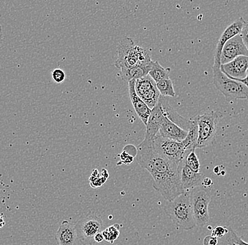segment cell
I'll return each mask as SVG.
<instances>
[{"label": "cell", "mask_w": 248, "mask_h": 245, "mask_svg": "<svg viewBox=\"0 0 248 245\" xmlns=\"http://www.w3.org/2000/svg\"><path fill=\"white\" fill-rule=\"evenodd\" d=\"M153 146L159 155L177 164H179L190 151L186 149L182 142H178L167 139L159 134L153 139Z\"/></svg>", "instance_id": "52a82bcc"}, {"label": "cell", "mask_w": 248, "mask_h": 245, "mask_svg": "<svg viewBox=\"0 0 248 245\" xmlns=\"http://www.w3.org/2000/svg\"><path fill=\"white\" fill-rule=\"evenodd\" d=\"M218 169H219V167H215V168H214V173H216L217 175L219 174V173H218V171H219V170H218Z\"/></svg>", "instance_id": "d590c367"}, {"label": "cell", "mask_w": 248, "mask_h": 245, "mask_svg": "<svg viewBox=\"0 0 248 245\" xmlns=\"http://www.w3.org/2000/svg\"><path fill=\"white\" fill-rule=\"evenodd\" d=\"M166 214L178 229L190 230L197 226L188 192H185L164 206Z\"/></svg>", "instance_id": "7a4b0ae2"}, {"label": "cell", "mask_w": 248, "mask_h": 245, "mask_svg": "<svg viewBox=\"0 0 248 245\" xmlns=\"http://www.w3.org/2000/svg\"><path fill=\"white\" fill-rule=\"evenodd\" d=\"M198 140V127L197 122L192 119L191 126L187 131V135L185 139L183 141L186 149L192 150L196 149L197 143Z\"/></svg>", "instance_id": "d6986e66"}, {"label": "cell", "mask_w": 248, "mask_h": 245, "mask_svg": "<svg viewBox=\"0 0 248 245\" xmlns=\"http://www.w3.org/2000/svg\"><path fill=\"white\" fill-rule=\"evenodd\" d=\"M218 243V239L212 236V235L206 236L203 240V245H217Z\"/></svg>", "instance_id": "f546056e"}, {"label": "cell", "mask_w": 248, "mask_h": 245, "mask_svg": "<svg viewBox=\"0 0 248 245\" xmlns=\"http://www.w3.org/2000/svg\"><path fill=\"white\" fill-rule=\"evenodd\" d=\"M159 134L162 137L171 139L176 142H181L187 136V131L172 122L165 115L162 125H161Z\"/></svg>", "instance_id": "2e32d148"}, {"label": "cell", "mask_w": 248, "mask_h": 245, "mask_svg": "<svg viewBox=\"0 0 248 245\" xmlns=\"http://www.w3.org/2000/svg\"><path fill=\"white\" fill-rule=\"evenodd\" d=\"M94 242H96V243H102V241H103L104 240H105V238H104L103 235H102V232H100V233L97 234L96 235V236L94 237Z\"/></svg>", "instance_id": "1f68e13d"}, {"label": "cell", "mask_w": 248, "mask_h": 245, "mask_svg": "<svg viewBox=\"0 0 248 245\" xmlns=\"http://www.w3.org/2000/svg\"><path fill=\"white\" fill-rule=\"evenodd\" d=\"M213 82L221 94L232 99H248V88L241 82L228 77L221 70V66L213 65Z\"/></svg>", "instance_id": "5b68a950"}, {"label": "cell", "mask_w": 248, "mask_h": 245, "mask_svg": "<svg viewBox=\"0 0 248 245\" xmlns=\"http://www.w3.org/2000/svg\"><path fill=\"white\" fill-rule=\"evenodd\" d=\"M212 187L202 185L188 192L197 226L203 227L209 221V205L212 198Z\"/></svg>", "instance_id": "8992f818"}, {"label": "cell", "mask_w": 248, "mask_h": 245, "mask_svg": "<svg viewBox=\"0 0 248 245\" xmlns=\"http://www.w3.org/2000/svg\"><path fill=\"white\" fill-rule=\"evenodd\" d=\"M156 88L160 93V95L164 97H175L174 88H173V83L170 79H163L156 83Z\"/></svg>", "instance_id": "603a6c76"}, {"label": "cell", "mask_w": 248, "mask_h": 245, "mask_svg": "<svg viewBox=\"0 0 248 245\" xmlns=\"http://www.w3.org/2000/svg\"><path fill=\"white\" fill-rule=\"evenodd\" d=\"M152 61L146 49L135 44L131 38H125L118 46V59L115 66L119 69H130Z\"/></svg>", "instance_id": "3957f363"}, {"label": "cell", "mask_w": 248, "mask_h": 245, "mask_svg": "<svg viewBox=\"0 0 248 245\" xmlns=\"http://www.w3.org/2000/svg\"><path fill=\"white\" fill-rule=\"evenodd\" d=\"M229 232V229L224 226H218L212 231V235L217 239L222 238Z\"/></svg>", "instance_id": "4316f807"}, {"label": "cell", "mask_w": 248, "mask_h": 245, "mask_svg": "<svg viewBox=\"0 0 248 245\" xmlns=\"http://www.w3.org/2000/svg\"><path fill=\"white\" fill-rule=\"evenodd\" d=\"M179 175L181 185L185 192H190L201 186L204 179V175L202 173H195L186 165L185 158L180 163Z\"/></svg>", "instance_id": "8fae6325"}, {"label": "cell", "mask_w": 248, "mask_h": 245, "mask_svg": "<svg viewBox=\"0 0 248 245\" xmlns=\"http://www.w3.org/2000/svg\"><path fill=\"white\" fill-rule=\"evenodd\" d=\"M155 86H156V82L149 75L137 79L135 83V89H136V94L139 97Z\"/></svg>", "instance_id": "44dd1931"}, {"label": "cell", "mask_w": 248, "mask_h": 245, "mask_svg": "<svg viewBox=\"0 0 248 245\" xmlns=\"http://www.w3.org/2000/svg\"><path fill=\"white\" fill-rule=\"evenodd\" d=\"M165 117L162 103L159 100L157 105L151 110L150 117L146 125V134L145 136L150 139H153L160 130L163 120Z\"/></svg>", "instance_id": "4fadbf2b"}, {"label": "cell", "mask_w": 248, "mask_h": 245, "mask_svg": "<svg viewBox=\"0 0 248 245\" xmlns=\"http://www.w3.org/2000/svg\"><path fill=\"white\" fill-rule=\"evenodd\" d=\"M159 100L162 103L163 110H164L166 117L171 121L172 122L177 125L178 127L182 128L183 130L188 131L189 129L191 126L192 119H187L180 115L177 112L173 109V108L170 106L167 97L160 96Z\"/></svg>", "instance_id": "e0dca14e"}, {"label": "cell", "mask_w": 248, "mask_h": 245, "mask_svg": "<svg viewBox=\"0 0 248 245\" xmlns=\"http://www.w3.org/2000/svg\"><path fill=\"white\" fill-rule=\"evenodd\" d=\"M6 222L4 220V215L3 214L0 213V229H2L5 226Z\"/></svg>", "instance_id": "d6a6232c"}, {"label": "cell", "mask_w": 248, "mask_h": 245, "mask_svg": "<svg viewBox=\"0 0 248 245\" xmlns=\"http://www.w3.org/2000/svg\"><path fill=\"white\" fill-rule=\"evenodd\" d=\"M153 63L144 64L139 65L130 69H122V77L125 82H129L132 80L142 78L149 75V72L151 70Z\"/></svg>", "instance_id": "ac0fdd59"}, {"label": "cell", "mask_w": 248, "mask_h": 245, "mask_svg": "<svg viewBox=\"0 0 248 245\" xmlns=\"http://www.w3.org/2000/svg\"><path fill=\"white\" fill-rule=\"evenodd\" d=\"M75 227L79 243L82 245H93L94 237L102 232L103 225L100 217L91 215L79 220Z\"/></svg>", "instance_id": "ba28073f"}, {"label": "cell", "mask_w": 248, "mask_h": 245, "mask_svg": "<svg viewBox=\"0 0 248 245\" xmlns=\"http://www.w3.org/2000/svg\"><path fill=\"white\" fill-rule=\"evenodd\" d=\"M248 56H239L230 63L221 65V70L229 78L235 81L242 80L247 75Z\"/></svg>", "instance_id": "7c38bea8"}, {"label": "cell", "mask_w": 248, "mask_h": 245, "mask_svg": "<svg viewBox=\"0 0 248 245\" xmlns=\"http://www.w3.org/2000/svg\"><path fill=\"white\" fill-rule=\"evenodd\" d=\"M224 115L221 112L207 111L198 114L193 119L198 124V140L196 148L209 147L216 140L217 126Z\"/></svg>", "instance_id": "277c9868"}, {"label": "cell", "mask_w": 248, "mask_h": 245, "mask_svg": "<svg viewBox=\"0 0 248 245\" xmlns=\"http://www.w3.org/2000/svg\"><path fill=\"white\" fill-rule=\"evenodd\" d=\"M245 23H246V21H245L244 18L243 17H240L225 29L224 33L221 34V37L218 40L216 49H215L214 65L221 66V52H222L224 45L229 40L232 39L234 37L241 33L242 29H243Z\"/></svg>", "instance_id": "9c48e42d"}, {"label": "cell", "mask_w": 248, "mask_h": 245, "mask_svg": "<svg viewBox=\"0 0 248 245\" xmlns=\"http://www.w3.org/2000/svg\"><path fill=\"white\" fill-rule=\"evenodd\" d=\"M238 82H241L243 84L246 85L248 88V69L247 71V75H246V78L242 79V80H238Z\"/></svg>", "instance_id": "836d02e7"}, {"label": "cell", "mask_w": 248, "mask_h": 245, "mask_svg": "<svg viewBox=\"0 0 248 245\" xmlns=\"http://www.w3.org/2000/svg\"><path fill=\"white\" fill-rule=\"evenodd\" d=\"M218 240L217 245H248V243L242 240L241 237L238 236L232 229H229V232L222 238Z\"/></svg>", "instance_id": "7402d4cb"}, {"label": "cell", "mask_w": 248, "mask_h": 245, "mask_svg": "<svg viewBox=\"0 0 248 245\" xmlns=\"http://www.w3.org/2000/svg\"><path fill=\"white\" fill-rule=\"evenodd\" d=\"M137 162L150 173L153 187L167 201H171L185 193L181 185L179 164L175 163L159 155L153 146V139L145 136L137 147Z\"/></svg>", "instance_id": "6da1fadb"}, {"label": "cell", "mask_w": 248, "mask_h": 245, "mask_svg": "<svg viewBox=\"0 0 248 245\" xmlns=\"http://www.w3.org/2000/svg\"><path fill=\"white\" fill-rule=\"evenodd\" d=\"M52 79L56 83H60L63 82L66 79V74L64 71L60 69H56L52 71Z\"/></svg>", "instance_id": "484cf974"}, {"label": "cell", "mask_w": 248, "mask_h": 245, "mask_svg": "<svg viewBox=\"0 0 248 245\" xmlns=\"http://www.w3.org/2000/svg\"><path fill=\"white\" fill-rule=\"evenodd\" d=\"M59 245H78L79 243L74 225L68 221L62 222L56 233Z\"/></svg>", "instance_id": "5bb4252c"}, {"label": "cell", "mask_w": 248, "mask_h": 245, "mask_svg": "<svg viewBox=\"0 0 248 245\" xmlns=\"http://www.w3.org/2000/svg\"><path fill=\"white\" fill-rule=\"evenodd\" d=\"M121 226L119 224H114L105 229L102 232L104 238L108 243L113 244L114 241L118 239L120 234Z\"/></svg>", "instance_id": "cb8c5ba5"}, {"label": "cell", "mask_w": 248, "mask_h": 245, "mask_svg": "<svg viewBox=\"0 0 248 245\" xmlns=\"http://www.w3.org/2000/svg\"><path fill=\"white\" fill-rule=\"evenodd\" d=\"M185 162L187 165L195 173H200L201 170V163L195 153V150H192L187 153L185 158Z\"/></svg>", "instance_id": "d4e9b609"}, {"label": "cell", "mask_w": 248, "mask_h": 245, "mask_svg": "<svg viewBox=\"0 0 248 245\" xmlns=\"http://www.w3.org/2000/svg\"><path fill=\"white\" fill-rule=\"evenodd\" d=\"M240 35H241L243 43L248 50V22L245 23Z\"/></svg>", "instance_id": "f1b7e54d"}, {"label": "cell", "mask_w": 248, "mask_h": 245, "mask_svg": "<svg viewBox=\"0 0 248 245\" xmlns=\"http://www.w3.org/2000/svg\"><path fill=\"white\" fill-rule=\"evenodd\" d=\"M202 185L203 187L209 188V187H212V185H213V182H212V179H210V178H204V179L203 180Z\"/></svg>", "instance_id": "4dcf8cb0"}, {"label": "cell", "mask_w": 248, "mask_h": 245, "mask_svg": "<svg viewBox=\"0 0 248 245\" xmlns=\"http://www.w3.org/2000/svg\"><path fill=\"white\" fill-rule=\"evenodd\" d=\"M3 38V34H2V27H1V25H0V41L2 40Z\"/></svg>", "instance_id": "e575fe53"}, {"label": "cell", "mask_w": 248, "mask_h": 245, "mask_svg": "<svg viewBox=\"0 0 248 245\" xmlns=\"http://www.w3.org/2000/svg\"><path fill=\"white\" fill-rule=\"evenodd\" d=\"M135 83L136 80H132L128 82V91H129L130 98H131L132 105L134 108L136 113L140 119L146 125L149 117H150L151 110L142 101V99L137 95L135 89Z\"/></svg>", "instance_id": "9a60e30c"}, {"label": "cell", "mask_w": 248, "mask_h": 245, "mask_svg": "<svg viewBox=\"0 0 248 245\" xmlns=\"http://www.w3.org/2000/svg\"><path fill=\"white\" fill-rule=\"evenodd\" d=\"M119 156H120L122 163L125 164V165H130V164L133 162V160H134V156H131L128 150L125 148H124L123 152L121 153Z\"/></svg>", "instance_id": "83f0119b"}, {"label": "cell", "mask_w": 248, "mask_h": 245, "mask_svg": "<svg viewBox=\"0 0 248 245\" xmlns=\"http://www.w3.org/2000/svg\"><path fill=\"white\" fill-rule=\"evenodd\" d=\"M170 68H164L159 62L155 61L153 63L151 70L149 72V76L157 83L163 79H170Z\"/></svg>", "instance_id": "ffe728a7"}, {"label": "cell", "mask_w": 248, "mask_h": 245, "mask_svg": "<svg viewBox=\"0 0 248 245\" xmlns=\"http://www.w3.org/2000/svg\"><path fill=\"white\" fill-rule=\"evenodd\" d=\"M239 56H248V50L243 41L241 35H236L224 45L221 55V64L226 65Z\"/></svg>", "instance_id": "30bf717a"}]
</instances>
